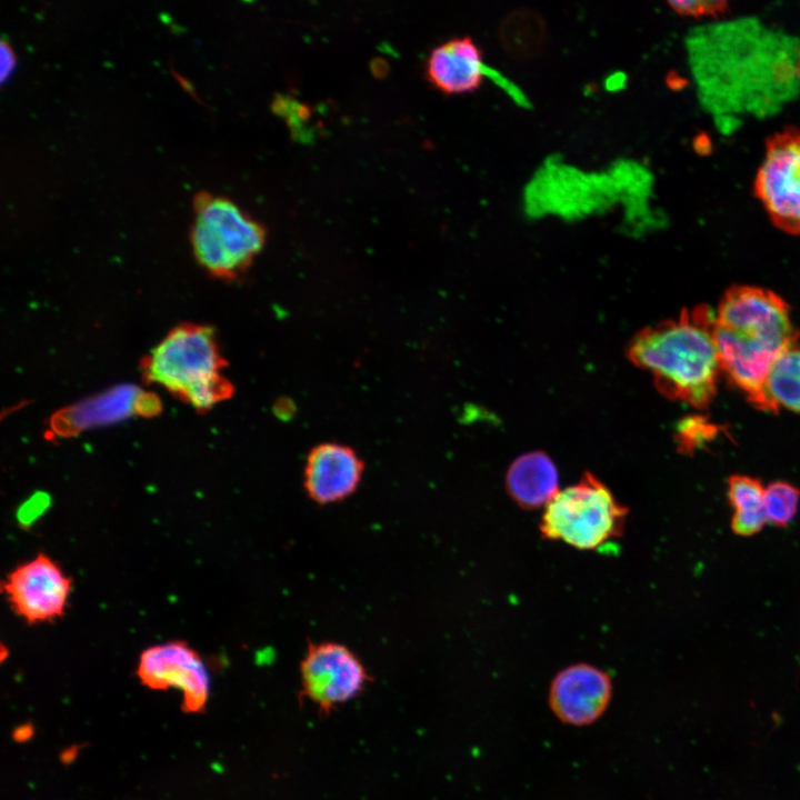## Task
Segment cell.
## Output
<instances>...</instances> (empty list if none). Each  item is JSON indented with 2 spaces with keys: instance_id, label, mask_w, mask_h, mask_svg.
Instances as JSON below:
<instances>
[{
  "instance_id": "7402d4cb",
  "label": "cell",
  "mask_w": 800,
  "mask_h": 800,
  "mask_svg": "<svg viewBox=\"0 0 800 800\" xmlns=\"http://www.w3.org/2000/svg\"><path fill=\"white\" fill-rule=\"evenodd\" d=\"M16 64L14 52L4 41L1 42V79L2 81L12 72Z\"/></svg>"
},
{
  "instance_id": "ffe728a7",
  "label": "cell",
  "mask_w": 800,
  "mask_h": 800,
  "mask_svg": "<svg viewBox=\"0 0 800 800\" xmlns=\"http://www.w3.org/2000/svg\"><path fill=\"white\" fill-rule=\"evenodd\" d=\"M670 8L678 14L686 17H710L727 11L726 1H669Z\"/></svg>"
},
{
  "instance_id": "ac0fdd59",
  "label": "cell",
  "mask_w": 800,
  "mask_h": 800,
  "mask_svg": "<svg viewBox=\"0 0 800 800\" xmlns=\"http://www.w3.org/2000/svg\"><path fill=\"white\" fill-rule=\"evenodd\" d=\"M764 488L759 479L746 474H733L728 479L727 498L737 511L763 509Z\"/></svg>"
},
{
  "instance_id": "7c38bea8",
  "label": "cell",
  "mask_w": 800,
  "mask_h": 800,
  "mask_svg": "<svg viewBox=\"0 0 800 800\" xmlns=\"http://www.w3.org/2000/svg\"><path fill=\"white\" fill-rule=\"evenodd\" d=\"M159 410L160 401L156 394L134 386H121L57 412L51 429L56 434L67 437L133 414L151 417Z\"/></svg>"
},
{
  "instance_id": "8992f818",
  "label": "cell",
  "mask_w": 800,
  "mask_h": 800,
  "mask_svg": "<svg viewBox=\"0 0 800 800\" xmlns=\"http://www.w3.org/2000/svg\"><path fill=\"white\" fill-rule=\"evenodd\" d=\"M753 189L774 226L800 233V128L783 129L767 140Z\"/></svg>"
},
{
  "instance_id": "d6986e66",
  "label": "cell",
  "mask_w": 800,
  "mask_h": 800,
  "mask_svg": "<svg viewBox=\"0 0 800 800\" xmlns=\"http://www.w3.org/2000/svg\"><path fill=\"white\" fill-rule=\"evenodd\" d=\"M718 434V428L703 418L692 417L680 422L676 433L678 449L682 453H692L712 441Z\"/></svg>"
},
{
  "instance_id": "52a82bcc",
  "label": "cell",
  "mask_w": 800,
  "mask_h": 800,
  "mask_svg": "<svg viewBox=\"0 0 800 800\" xmlns=\"http://www.w3.org/2000/svg\"><path fill=\"white\" fill-rule=\"evenodd\" d=\"M300 694L319 714L359 696L370 681L364 664L347 646L333 641L310 643L300 663Z\"/></svg>"
},
{
  "instance_id": "6da1fadb",
  "label": "cell",
  "mask_w": 800,
  "mask_h": 800,
  "mask_svg": "<svg viewBox=\"0 0 800 800\" xmlns=\"http://www.w3.org/2000/svg\"><path fill=\"white\" fill-rule=\"evenodd\" d=\"M713 333L722 374L757 407L772 363L797 343L788 304L763 288L732 287L714 312Z\"/></svg>"
},
{
  "instance_id": "603a6c76",
  "label": "cell",
  "mask_w": 800,
  "mask_h": 800,
  "mask_svg": "<svg viewBox=\"0 0 800 800\" xmlns=\"http://www.w3.org/2000/svg\"><path fill=\"white\" fill-rule=\"evenodd\" d=\"M799 69H800V59H799Z\"/></svg>"
},
{
  "instance_id": "e0dca14e",
  "label": "cell",
  "mask_w": 800,
  "mask_h": 800,
  "mask_svg": "<svg viewBox=\"0 0 800 800\" xmlns=\"http://www.w3.org/2000/svg\"><path fill=\"white\" fill-rule=\"evenodd\" d=\"M800 502V489L794 484L777 480L764 488L763 511L768 523L787 527L796 517Z\"/></svg>"
},
{
  "instance_id": "9a60e30c",
  "label": "cell",
  "mask_w": 800,
  "mask_h": 800,
  "mask_svg": "<svg viewBox=\"0 0 800 800\" xmlns=\"http://www.w3.org/2000/svg\"><path fill=\"white\" fill-rule=\"evenodd\" d=\"M757 409L800 413V344L787 348L772 363Z\"/></svg>"
},
{
  "instance_id": "30bf717a",
  "label": "cell",
  "mask_w": 800,
  "mask_h": 800,
  "mask_svg": "<svg viewBox=\"0 0 800 800\" xmlns=\"http://www.w3.org/2000/svg\"><path fill=\"white\" fill-rule=\"evenodd\" d=\"M613 696L608 672L586 662L561 669L551 680L548 704L554 717L571 727H587L607 711Z\"/></svg>"
},
{
  "instance_id": "277c9868",
  "label": "cell",
  "mask_w": 800,
  "mask_h": 800,
  "mask_svg": "<svg viewBox=\"0 0 800 800\" xmlns=\"http://www.w3.org/2000/svg\"><path fill=\"white\" fill-rule=\"evenodd\" d=\"M627 512L602 481L586 472L544 507L540 532L549 540L594 550L622 533Z\"/></svg>"
},
{
  "instance_id": "3957f363",
  "label": "cell",
  "mask_w": 800,
  "mask_h": 800,
  "mask_svg": "<svg viewBox=\"0 0 800 800\" xmlns=\"http://www.w3.org/2000/svg\"><path fill=\"white\" fill-rule=\"evenodd\" d=\"M266 238L264 227L231 200L207 192L196 196L191 244L211 274L239 277L261 252Z\"/></svg>"
},
{
  "instance_id": "5b68a950",
  "label": "cell",
  "mask_w": 800,
  "mask_h": 800,
  "mask_svg": "<svg viewBox=\"0 0 800 800\" xmlns=\"http://www.w3.org/2000/svg\"><path fill=\"white\" fill-rule=\"evenodd\" d=\"M226 361L212 328L182 323L173 328L142 360L146 380L181 400L194 388L221 376Z\"/></svg>"
},
{
  "instance_id": "4fadbf2b",
  "label": "cell",
  "mask_w": 800,
  "mask_h": 800,
  "mask_svg": "<svg viewBox=\"0 0 800 800\" xmlns=\"http://www.w3.org/2000/svg\"><path fill=\"white\" fill-rule=\"evenodd\" d=\"M427 79L446 94L476 91L489 74L479 46L470 37H457L434 47L426 66Z\"/></svg>"
},
{
  "instance_id": "7a4b0ae2",
  "label": "cell",
  "mask_w": 800,
  "mask_h": 800,
  "mask_svg": "<svg viewBox=\"0 0 800 800\" xmlns=\"http://www.w3.org/2000/svg\"><path fill=\"white\" fill-rule=\"evenodd\" d=\"M714 312L687 309L677 319L641 330L628 347L631 361L648 371L666 397L706 408L722 374L713 333Z\"/></svg>"
},
{
  "instance_id": "8fae6325",
  "label": "cell",
  "mask_w": 800,
  "mask_h": 800,
  "mask_svg": "<svg viewBox=\"0 0 800 800\" xmlns=\"http://www.w3.org/2000/svg\"><path fill=\"white\" fill-rule=\"evenodd\" d=\"M363 470V460L351 447L338 442L319 443L307 456L303 488L317 504L337 503L354 493Z\"/></svg>"
},
{
  "instance_id": "5bb4252c",
  "label": "cell",
  "mask_w": 800,
  "mask_h": 800,
  "mask_svg": "<svg viewBox=\"0 0 800 800\" xmlns=\"http://www.w3.org/2000/svg\"><path fill=\"white\" fill-rule=\"evenodd\" d=\"M508 494L523 509L546 507L559 492V472L551 458L541 451L518 457L506 477Z\"/></svg>"
},
{
  "instance_id": "ba28073f",
  "label": "cell",
  "mask_w": 800,
  "mask_h": 800,
  "mask_svg": "<svg viewBox=\"0 0 800 800\" xmlns=\"http://www.w3.org/2000/svg\"><path fill=\"white\" fill-rule=\"evenodd\" d=\"M137 677L153 690L179 689L182 710L202 712L209 698L210 680L201 656L186 641H169L142 651Z\"/></svg>"
},
{
  "instance_id": "2e32d148",
  "label": "cell",
  "mask_w": 800,
  "mask_h": 800,
  "mask_svg": "<svg viewBox=\"0 0 800 800\" xmlns=\"http://www.w3.org/2000/svg\"><path fill=\"white\" fill-rule=\"evenodd\" d=\"M500 37L510 54L529 59L541 52L546 43V26L534 11L518 10L503 21Z\"/></svg>"
},
{
  "instance_id": "9c48e42d",
  "label": "cell",
  "mask_w": 800,
  "mask_h": 800,
  "mask_svg": "<svg viewBox=\"0 0 800 800\" xmlns=\"http://www.w3.org/2000/svg\"><path fill=\"white\" fill-rule=\"evenodd\" d=\"M71 588L72 579L44 553L17 566L2 584L9 604L28 623L60 618Z\"/></svg>"
},
{
  "instance_id": "44dd1931",
  "label": "cell",
  "mask_w": 800,
  "mask_h": 800,
  "mask_svg": "<svg viewBox=\"0 0 800 800\" xmlns=\"http://www.w3.org/2000/svg\"><path fill=\"white\" fill-rule=\"evenodd\" d=\"M730 523L733 533L740 537H750L759 533L768 521L763 509H761L733 512Z\"/></svg>"
}]
</instances>
